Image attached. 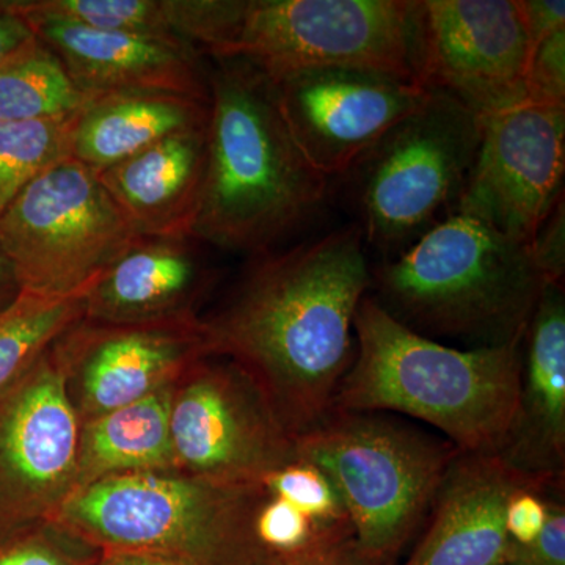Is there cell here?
<instances>
[{
  "label": "cell",
  "instance_id": "6da1fadb",
  "mask_svg": "<svg viewBox=\"0 0 565 565\" xmlns=\"http://www.w3.org/2000/svg\"><path fill=\"white\" fill-rule=\"evenodd\" d=\"M210 318L207 348L250 375L296 440L332 411L355 355V318L371 289L355 225L253 256Z\"/></svg>",
  "mask_w": 565,
  "mask_h": 565
},
{
  "label": "cell",
  "instance_id": "7a4b0ae2",
  "mask_svg": "<svg viewBox=\"0 0 565 565\" xmlns=\"http://www.w3.org/2000/svg\"><path fill=\"white\" fill-rule=\"evenodd\" d=\"M329 188L297 147L267 77L241 58H217L192 239L252 256L274 250L321 214Z\"/></svg>",
  "mask_w": 565,
  "mask_h": 565
},
{
  "label": "cell",
  "instance_id": "3957f363",
  "mask_svg": "<svg viewBox=\"0 0 565 565\" xmlns=\"http://www.w3.org/2000/svg\"><path fill=\"white\" fill-rule=\"evenodd\" d=\"M522 349L449 348L407 329L367 294L332 411L411 416L459 451L500 455L519 403Z\"/></svg>",
  "mask_w": 565,
  "mask_h": 565
},
{
  "label": "cell",
  "instance_id": "277c9868",
  "mask_svg": "<svg viewBox=\"0 0 565 565\" xmlns=\"http://www.w3.org/2000/svg\"><path fill=\"white\" fill-rule=\"evenodd\" d=\"M546 282L530 244L451 214L414 245L371 266V297L430 340L467 349L523 343Z\"/></svg>",
  "mask_w": 565,
  "mask_h": 565
},
{
  "label": "cell",
  "instance_id": "5b68a950",
  "mask_svg": "<svg viewBox=\"0 0 565 565\" xmlns=\"http://www.w3.org/2000/svg\"><path fill=\"white\" fill-rule=\"evenodd\" d=\"M262 493V482L223 484L180 470L114 476L77 490L54 520L104 553L267 565L255 535Z\"/></svg>",
  "mask_w": 565,
  "mask_h": 565
},
{
  "label": "cell",
  "instance_id": "8992f818",
  "mask_svg": "<svg viewBox=\"0 0 565 565\" xmlns=\"http://www.w3.org/2000/svg\"><path fill=\"white\" fill-rule=\"evenodd\" d=\"M340 493L364 552L393 564L430 514L459 452L445 438L381 412H330L294 440Z\"/></svg>",
  "mask_w": 565,
  "mask_h": 565
},
{
  "label": "cell",
  "instance_id": "52a82bcc",
  "mask_svg": "<svg viewBox=\"0 0 565 565\" xmlns=\"http://www.w3.org/2000/svg\"><path fill=\"white\" fill-rule=\"evenodd\" d=\"M481 132L475 111L430 92L359 159L345 174L352 180L353 225L367 253L392 259L455 214Z\"/></svg>",
  "mask_w": 565,
  "mask_h": 565
},
{
  "label": "cell",
  "instance_id": "ba28073f",
  "mask_svg": "<svg viewBox=\"0 0 565 565\" xmlns=\"http://www.w3.org/2000/svg\"><path fill=\"white\" fill-rule=\"evenodd\" d=\"M137 237L98 172L71 156L36 177L0 217V248L32 296L88 291Z\"/></svg>",
  "mask_w": 565,
  "mask_h": 565
},
{
  "label": "cell",
  "instance_id": "9c48e42d",
  "mask_svg": "<svg viewBox=\"0 0 565 565\" xmlns=\"http://www.w3.org/2000/svg\"><path fill=\"white\" fill-rule=\"evenodd\" d=\"M415 44L416 0H245L221 58L250 63L267 79L356 66L416 81Z\"/></svg>",
  "mask_w": 565,
  "mask_h": 565
},
{
  "label": "cell",
  "instance_id": "30bf717a",
  "mask_svg": "<svg viewBox=\"0 0 565 565\" xmlns=\"http://www.w3.org/2000/svg\"><path fill=\"white\" fill-rule=\"evenodd\" d=\"M170 429L178 470L258 484L296 460L291 435L243 367L207 353L174 382Z\"/></svg>",
  "mask_w": 565,
  "mask_h": 565
},
{
  "label": "cell",
  "instance_id": "8fae6325",
  "mask_svg": "<svg viewBox=\"0 0 565 565\" xmlns=\"http://www.w3.org/2000/svg\"><path fill=\"white\" fill-rule=\"evenodd\" d=\"M81 426L54 341L0 390V527L61 512L77 489Z\"/></svg>",
  "mask_w": 565,
  "mask_h": 565
},
{
  "label": "cell",
  "instance_id": "7c38bea8",
  "mask_svg": "<svg viewBox=\"0 0 565 565\" xmlns=\"http://www.w3.org/2000/svg\"><path fill=\"white\" fill-rule=\"evenodd\" d=\"M527 57L519 0H416V81L482 120L526 102Z\"/></svg>",
  "mask_w": 565,
  "mask_h": 565
},
{
  "label": "cell",
  "instance_id": "4fadbf2b",
  "mask_svg": "<svg viewBox=\"0 0 565 565\" xmlns=\"http://www.w3.org/2000/svg\"><path fill=\"white\" fill-rule=\"evenodd\" d=\"M307 161L330 181L344 177L430 90L396 74L311 66L267 79Z\"/></svg>",
  "mask_w": 565,
  "mask_h": 565
},
{
  "label": "cell",
  "instance_id": "5bb4252c",
  "mask_svg": "<svg viewBox=\"0 0 565 565\" xmlns=\"http://www.w3.org/2000/svg\"><path fill=\"white\" fill-rule=\"evenodd\" d=\"M565 107L523 102L482 120L455 214L530 244L564 199Z\"/></svg>",
  "mask_w": 565,
  "mask_h": 565
},
{
  "label": "cell",
  "instance_id": "9a60e30c",
  "mask_svg": "<svg viewBox=\"0 0 565 565\" xmlns=\"http://www.w3.org/2000/svg\"><path fill=\"white\" fill-rule=\"evenodd\" d=\"M66 392L81 424L174 384L207 355L202 318L107 326L82 321L57 340Z\"/></svg>",
  "mask_w": 565,
  "mask_h": 565
},
{
  "label": "cell",
  "instance_id": "2e32d148",
  "mask_svg": "<svg viewBox=\"0 0 565 565\" xmlns=\"http://www.w3.org/2000/svg\"><path fill=\"white\" fill-rule=\"evenodd\" d=\"M61 58L85 95L161 92L210 99L203 52L169 36L99 31L50 18L22 17Z\"/></svg>",
  "mask_w": 565,
  "mask_h": 565
},
{
  "label": "cell",
  "instance_id": "e0dca14e",
  "mask_svg": "<svg viewBox=\"0 0 565 565\" xmlns=\"http://www.w3.org/2000/svg\"><path fill=\"white\" fill-rule=\"evenodd\" d=\"M520 487L548 490L497 452H457L435 494L430 522L404 565H504L505 511Z\"/></svg>",
  "mask_w": 565,
  "mask_h": 565
},
{
  "label": "cell",
  "instance_id": "ac0fdd59",
  "mask_svg": "<svg viewBox=\"0 0 565 565\" xmlns=\"http://www.w3.org/2000/svg\"><path fill=\"white\" fill-rule=\"evenodd\" d=\"M192 237H143L92 286L84 321L139 326L195 321L214 270Z\"/></svg>",
  "mask_w": 565,
  "mask_h": 565
},
{
  "label": "cell",
  "instance_id": "d6986e66",
  "mask_svg": "<svg viewBox=\"0 0 565 565\" xmlns=\"http://www.w3.org/2000/svg\"><path fill=\"white\" fill-rule=\"evenodd\" d=\"M500 456L542 486H563L565 467L564 285H546L527 326L514 423Z\"/></svg>",
  "mask_w": 565,
  "mask_h": 565
},
{
  "label": "cell",
  "instance_id": "ffe728a7",
  "mask_svg": "<svg viewBox=\"0 0 565 565\" xmlns=\"http://www.w3.org/2000/svg\"><path fill=\"white\" fill-rule=\"evenodd\" d=\"M207 126L173 134L98 173L137 236L192 237L206 172Z\"/></svg>",
  "mask_w": 565,
  "mask_h": 565
},
{
  "label": "cell",
  "instance_id": "44dd1931",
  "mask_svg": "<svg viewBox=\"0 0 565 565\" xmlns=\"http://www.w3.org/2000/svg\"><path fill=\"white\" fill-rule=\"evenodd\" d=\"M210 125V99L161 92L93 96L74 117L70 156L102 173L173 134Z\"/></svg>",
  "mask_w": 565,
  "mask_h": 565
},
{
  "label": "cell",
  "instance_id": "7402d4cb",
  "mask_svg": "<svg viewBox=\"0 0 565 565\" xmlns=\"http://www.w3.org/2000/svg\"><path fill=\"white\" fill-rule=\"evenodd\" d=\"M173 388L82 424L76 492L114 476L178 470L170 429Z\"/></svg>",
  "mask_w": 565,
  "mask_h": 565
},
{
  "label": "cell",
  "instance_id": "603a6c76",
  "mask_svg": "<svg viewBox=\"0 0 565 565\" xmlns=\"http://www.w3.org/2000/svg\"><path fill=\"white\" fill-rule=\"evenodd\" d=\"M90 99L36 35L0 68V121L61 120Z\"/></svg>",
  "mask_w": 565,
  "mask_h": 565
},
{
  "label": "cell",
  "instance_id": "cb8c5ba5",
  "mask_svg": "<svg viewBox=\"0 0 565 565\" xmlns=\"http://www.w3.org/2000/svg\"><path fill=\"white\" fill-rule=\"evenodd\" d=\"M88 291L68 297L22 292L0 313V390L20 377L54 341L84 319Z\"/></svg>",
  "mask_w": 565,
  "mask_h": 565
},
{
  "label": "cell",
  "instance_id": "d4e9b609",
  "mask_svg": "<svg viewBox=\"0 0 565 565\" xmlns=\"http://www.w3.org/2000/svg\"><path fill=\"white\" fill-rule=\"evenodd\" d=\"M74 117L0 121V217L44 170L70 158Z\"/></svg>",
  "mask_w": 565,
  "mask_h": 565
},
{
  "label": "cell",
  "instance_id": "484cf974",
  "mask_svg": "<svg viewBox=\"0 0 565 565\" xmlns=\"http://www.w3.org/2000/svg\"><path fill=\"white\" fill-rule=\"evenodd\" d=\"M9 6L21 17L50 18L99 31L174 39L170 0H21Z\"/></svg>",
  "mask_w": 565,
  "mask_h": 565
},
{
  "label": "cell",
  "instance_id": "4316f807",
  "mask_svg": "<svg viewBox=\"0 0 565 565\" xmlns=\"http://www.w3.org/2000/svg\"><path fill=\"white\" fill-rule=\"evenodd\" d=\"M103 555L54 519L0 527V565H96Z\"/></svg>",
  "mask_w": 565,
  "mask_h": 565
},
{
  "label": "cell",
  "instance_id": "83f0119b",
  "mask_svg": "<svg viewBox=\"0 0 565 565\" xmlns=\"http://www.w3.org/2000/svg\"><path fill=\"white\" fill-rule=\"evenodd\" d=\"M525 88L526 102L565 107V29L530 52Z\"/></svg>",
  "mask_w": 565,
  "mask_h": 565
},
{
  "label": "cell",
  "instance_id": "f1b7e54d",
  "mask_svg": "<svg viewBox=\"0 0 565 565\" xmlns=\"http://www.w3.org/2000/svg\"><path fill=\"white\" fill-rule=\"evenodd\" d=\"M504 565H565V508L550 500L548 520L542 533L530 544H514Z\"/></svg>",
  "mask_w": 565,
  "mask_h": 565
},
{
  "label": "cell",
  "instance_id": "f546056e",
  "mask_svg": "<svg viewBox=\"0 0 565 565\" xmlns=\"http://www.w3.org/2000/svg\"><path fill=\"white\" fill-rule=\"evenodd\" d=\"M535 267L546 285H563L565 274L564 199L550 212L530 243Z\"/></svg>",
  "mask_w": 565,
  "mask_h": 565
},
{
  "label": "cell",
  "instance_id": "4dcf8cb0",
  "mask_svg": "<svg viewBox=\"0 0 565 565\" xmlns=\"http://www.w3.org/2000/svg\"><path fill=\"white\" fill-rule=\"evenodd\" d=\"M550 498L537 487H520L512 493L505 511V530L514 544H530L548 520Z\"/></svg>",
  "mask_w": 565,
  "mask_h": 565
},
{
  "label": "cell",
  "instance_id": "1f68e13d",
  "mask_svg": "<svg viewBox=\"0 0 565 565\" xmlns=\"http://www.w3.org/2000/svg\"><path fill=\"white\" fill-rule=\"evenodd\" d=\"M523 22H525L530 52L541 41L565 29L564 0H519Z\"/></svg>",
  "mask_w": 565,
  "mask_h": 565
},
{
  "label": "cell",
  "instance_id": "d6a6232c",
  "mask_svg": "<svg viewBox=\"0 0 565 565\" xmlns=\"http://www.w3.org/2000/svg\"><path fill=\"white\" fill-rule=\"evenodd\" d=\"M278 565H392L364 552L355 537H345L343 541L322 546L315 552L307 553L294 559L285 561Z\"/></svg>",
  "mask_w": 565,
  "mask_h": 565
},
{
  "label": "cell",
  "instance_id": "836d02e7",
  "mask_svg": "<svg viewBox=\"0 0 565 565\" xmlns=\"http://www.w3.org/2000/svg\"><path fill=\"white\" fill-rule=\"evenodd\" d=\"M35 39L29 22L9 3L0 2V68Z\"/></svg>",
  "mask_w": 565,
  "mask_h": 565
},
{
  "label": "cell",
  "instance_id": "e575fe53",
  "mask_svg": "<svg viewBox=\"0 0 565 565\" xmlns=\"http://www.w3.org/2000/svg\"><path fill=\"white\" fill-rule=\"evenodd\" d=\"M21 294L22 289L17 274H14L6 253L0 248V313L17 302Z\"/></svg>",
  "mask_w": 565,
  "mask_h": 565
},
{
  "label": "cell",
  "instance_id": "d590c367",
  "mask_svg": "<svg viewBox=\"0 0 565 565\" xmlns=\"http://www.w3.org/2000/svg\"><path fill=\"white\" fill-rule=\"evenodd\" d=\"M96 565H189L170 557L143 555V553H104Z\"/></svg>",
  "mask_w": 565,
  "mask_h": 565
}]
</instances>
